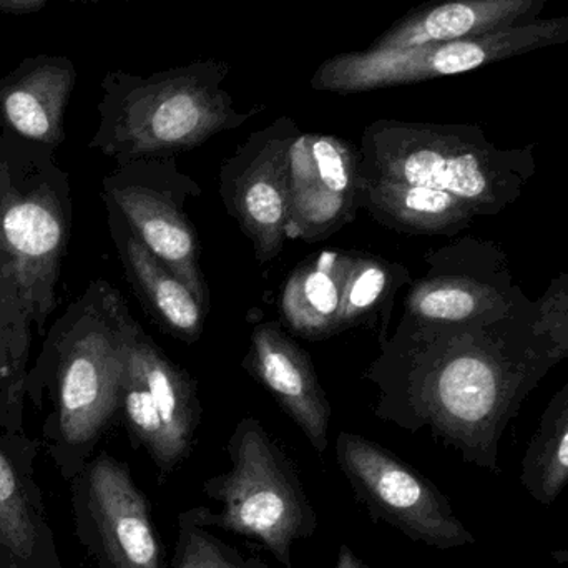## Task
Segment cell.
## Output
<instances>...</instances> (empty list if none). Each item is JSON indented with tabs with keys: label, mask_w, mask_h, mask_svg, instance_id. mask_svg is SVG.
Wrapping results in <instances>:
<instances>
[{
	"label": "cell",
	"mask_w": 568,
	"mask_h": 568,
	"mask_svg": "<svg viewBox=\"0 0 568 568\" xmlns=\"http://www.w3.org/2000/svg\"><path fill=\"white\" fill-rule=\"evenodd\" d=\"M536 303L524 296L509 313L470 323L400 317L381 334L366 379L374 414L399 429H427L470 466L499 473L500 443L520 407L559 366L534 329Z\"/></svg>",
	"instance_id": "obj_1"
},
{
	"label": "cell",
	"mask_w": 568,
	"mask_h": 568,
	"mask_svg": "<svg viewBox=\"0 0 568 568\" xmlns=\"http://www.w3.org/2000/svg\"><path fill=\"white\" fill-rule=\"evenodd\" d=\"M72 190L52 149L0 135V434L30 439L26 379L59 303Z\"/></svg>",
	"instance_id": "obj_2"
},
{
	"label": "cell",
	"mask_w": 568,
	"mask_h": 568,
	"mask_svg": "<svg viewBox=\"0 0 568 568\" xmlns=\"http://www.w3.org/2000/svg\"><path fill=\"white\" fill-rule=\"evenodd\" d=\"M136 320L122 293L95 280L49 327L26 379V399L49 416L42 427L47 454L72 483L120 410L126 343Z\"/></svg>",
	"instance_id": "obj_3"
},
{
	"label": "cell",
	"mask_w": 568,
	"mask_h": 568,
	"mask_svg": "<svg viewBox=\"0 0 568 568\" xmlns=\"http://www.w3.org/2000/svg\"><path fill=\"white\" fill-rule=\"evenodd\" d=\"M232 67L206 59L152 75L112 72L103 80L100 123L90 146L119 163L169 159L240 129L265 105L236 109L225 89Z\"/></svg>",
	"instance_id": "obj_4"
},
{
	"label": "cell",
	"mask_w": 568,
	"mask_h": 568,
	"mask_svg": "<svg viewBox=\"0 0 568 568\" xmlns=\"http://www.w3.org/2000/svg\"><path fill=\"white\" fill-rule=\"evenodd\" d=\"M361 179L450 193L479 216H497L536 175V146L500 149L469 123L379 119L361 139Z\"/></svg>",
	"instance_id": "obj_5"
},
{
	"label": "cell",
	"mask_w": 568,
	"mask_h": 568,
	"mask_svg": "<svg viewBox=\"0 0 568 568\" xmlns=\"http://www.w3.org/2000/svg\"><path fill=\"white\" fill-rule=\"evenodd\" d=\"M230 467L203 484L222 510L192 507L200 526L252 540L284 568H294L293 547L316 534L320 520L296 467L255 417H243L226 444Z\"/></svg>",
	"instance_id": "obj_6"
},
{
	"label": "cell",
	"mask_w": 568,
	"mask_h": 568,
	"mask_svg": "<svg viewBox=\"0 0 568 568\" xmlns=\"http://www.w3.org/2000/svg\"><path fill=\"white\" fill-rule=\"evenodd\" d=\"M336 460L373 523L386 524L430 549H463L477 542L446 494L381 444L343 430Z\"/></svg>",
	"instance_id": "obj_7"
},
{
	"label": "cell",
	"mask_w": 568,
	"mask_h": 568,
	"mask_svg": "<svg viewBox=\"0 0 568 568\" xmlns=\"http://www.w3.org/2000/svg\"><path fill=\"white\" fill-rule=\"evenodd\" d=\"M202 196L175 156L119 163L103 179V202L112 205L146 250L179 276L210 310V290L200 266V243L186 215L190 199Z\"/></svg>",
	"instance_id": "obj_8"
},
{
	"label": "cell",
	"mask_w": 568,
	"mask_h": 568,
	"mask_svg": "<svg viewBox=\"0 0 568 568\" xmlns=\"http://www.w3.org/2000/svg\"><path fill=\"white\" fill-rule=\"evenodd\" d=\"M120 410L133 447L145 450L165 483L192 456L203 409L192 377L139 323L126 343Z\"/></svg>",
	"instance_id": "obj_9"
},
{
	"label": "cell",
	"mask_w": 568,
	"mask_h": 568,
	"mask_svg": "<svg viewBox=\"0 0 568 568\" xmlns=\"http://www.w3.org/2000/svg\"><path fill=\"white\" fill-rule=\"evenodd\" d=\"M77 539L99 568H165L152 506L126 463L100 453L70 483Z\"/></svg>",
	"instance_id": "obj_10"
},
{
	"label": "cell",
	"mask_w": 568,
	"mask_h": 568,
	"mask_svg": "<svg viewBox=\"0 0 568 568\" xmlns=\"http://www.w3.org/2000/svg\"><path fill=\"white\" fill-rule=\"evenodd\" d=\"M410 284L403 316L423 323H470L509 313L524 296L509 256L489 240H457L426 256Z\"/></svg>",
	"instance_id": "obj_11"
},
{
	"label": "cell",
	"mask_w": 568,
	"mask_h": 568,
	"mask_svg": "<svg viewBox=\"0 0 568 568\" xmlns=\"http://www.w3.org/2000/svg\"><path fill=\"white\" fill-rule=\"evenodd\" d=\"M300 133L293 119L280 116L253 132L220 170L223 203L260 263L278 258L287 242L290 150Z\"/></svg>",
	"instance_id": "obj_12"
},
{
	"label": "cell",
	"mask_w": 568,
	"mask_h": 568,
	"mask_svg": "<svg viewBox=\"0 0 568 568\" xmlns=\"http://www.w3.org/2000/svg\"><path fill=\"white\" fill-rule=\"evenodd\" d=\"M286 239L321 242L361 209V152L327 133L301 132L290 150Z\"/></svg>",
	"instance_id": "obj_13"
},
{
	"label": "cell",
	"mask_w": 568,
	"mask_h": 568,
	"mask_svg": "<svg viewBox=\"0 0 568 568\" xmlns=\"http://www.w3.org/2000/svg\"><path fill=\"white\" fill-rule=\"evenodd\" d=\"M39 449L0 434V568H65L36 480Z\"/></svg>",
	"instance_id": "obj_14"
},
{
	"label": "cell",
	"mask_w": 568,
	"mask_h": 568,
	"mask_svg": "<svg viewBox=\"0 0 568 568\" xmlns=\"http://www.w3.org/2000/svg\"><path fill=\"white\" fill-rule=\"evenodd\" d=\"M243 366L278 400L317 454L329 446L331 406L317 381L313 361L282 324H258Z\"/></svg>",
	"instance_id": "obj_15"
},
{
	"label": "cell",
	"mask_w": 568,
	"mask_h": 568,
	"mask_svg": "<svg viewBox=\"0 0 568 568\" xmlns=\"http://www.w3.org/2000/svg\"><path fill=\"white\" fill-rule=\"evenodd\" d=\"M549 0H429L390 23L369 49L454 42L532 22Z\"/></svg>",
	"instance_id": "obj_16"
},
{
	"label": "cell",
	"mask_w": 568,
	"mask_h": 568,
	"mask_svg": "<svg viewBox=\"0 0 568 568\" xmlns=\"http://www.w3.org/2000/svg\"><path fill=\"white\" fill-rule=\"evenodd\" d=\"M105 209L113 245L140 300L173 336L189 344L196 343L205 329L209 307L143 246L112 205L105 203Z\"/></svg>",
	"instance_id": "obj_17"
},
{
	"label": "cell",
	"mask_w": 568,
	"mask_h": 568,
	"mask_svg": "<svg viewBox=\"0 0 568 568\" xmlns=\"http://www.w3.org/2000/svg\"><path fill=\"white\" fill-rule=\"evenodd\" d=\"M75 70L62 59L23 62L0 83V116L20 139L47 149L63 142V116Z\"/></svg>",
	"instance_id": "obj_18"
},
{
	"label": "cell",
	"mask_w": 568,
	"mask_h": 568,
	"mask_svg": "<svg viewBox=\"0 0 568 568\" xmlns=\"http://www.w3.org/2000/svg\"><path fill=\"white\" fill-rule=\"evenodd\" d=\"M361 209L386 229L407 235H457L479 216L450 193L369 179H361Z\"/></svg>",
	"instance_id": "obj_19"
},
{
	"label": "cell",
	"mask_w": 568,
	"mask_h": 568,
	"mask_svg": "<svg viewBox=\"0 0 568 568\" xmlns=\"http://www.w3.org/2000/svg\"><path fill=\"white\" fill-rule=\"evenodd\" d=\"M354 252L326 250L304 260L284 283L280 314L293 333L306 339L337 334L341 301Z\"/></svg>",
	"instance_id": "obj_20"
},
{
	"label": "cell",
	"mask_w": 568,
	"mask_h": 568,
	"mask_svg": "<svg viewBox=\"0 0 568 568\" xmlns=\"http://www.w3.org/2000/svg\"><path fill=\"white\" fill-rule=\"evenodd\" d=\"M520 484L540 506L557 503L568 486V383L550 399L529 440Z\"/></svg>",
	"instance_id": "obj_21"
},
{
	"label": "cell",
	"mask_w": 568,
	"mask_h": 568,
	"mask_svg": "<svg viewBox=\"0 0 568 568\" xmlns=\"http://www.w3.org/2000/svg\"><path fill=\"white\" fill-rule=\"evenodd\" d=\"M409 282V272L399 263L354 252L341 301L337 333L363 323L381 307L393 304L397 290Z\"/></svg>",
	"instance_id": "obj_22"
},
{
	"label": "cell",
	"mask_w": 568,
	"mask_h": 568,
	"mask_svg": "<svg viewBox=\"0 0 568 568\" xmlns=\"http://www.w3.org/2000/svg\"><path fill=\"white\" fill-rule=\"evenodd\" d=\"M170 568H273L256 556H245L220 539L210 527L200 526L192 510L176 517V539Z\"/></svg>",
	"instance_id": "obj_23"
},
{
	"label": "cell",
	"mask_w": 568,
	"mask_h": 568,
	"mask_svg": "<svg viewBox=\"0 0 568 568\" xmlns=\"http://www.w3.org/2000/svg\"><path fill=\"white\" fill-rule=\"evenodd\" d=\"M534 303V329L550 344L560 364L568 359V273L557 275L547 286L546 293Z\"/></svg>",
	"instance_id": "obj_24"
},
{
	"label": "cell",
	"mask_w": 568,
	"mask_h": 568,
	"mask_svg": "<svg viewBox=\"0 0 568 568\" xmlns=\"http://www.w3.org/2000/svg\"><path fill=\"white\" fill-rule=\"evenodd\" d=\"M334 568H373L366 560L361 559L356 552H354L353 547L347 546V544H341L339 549H337V559L336 566Z\"/></svg>",
	"instance_id": "obj_25"
},
{
	"label": "cell",
	"mask_w": 568,
	"mask_h": 568,
	"mask_svg": "<svg viewBox=\"0 0 568 568\" xmlns=\"http://www.w3.org/2000/svg\"><path fill=\"white\" fill-rule=\"evenodd\" d=\"M47 0H0V10L7 12H29L39 9Z\"/></svg>",
	"instance_id": "obj_26"
},
{
	"label": "cell",
	"mask_w": 568,
	"mask_h": 568,
	"mask_svg": "<svg viewBox=\"0 0 568 568\" xmlns=\"http://www.w3.org/2000/svg\"><path fill=\"white\" fill-rule=\"evenodd\" d=\"M550 557L557 564H568V547L567 549L554 550V552H550Z\"/></svg>",
	"instance_id": "obj_27"
}]
</instances>
